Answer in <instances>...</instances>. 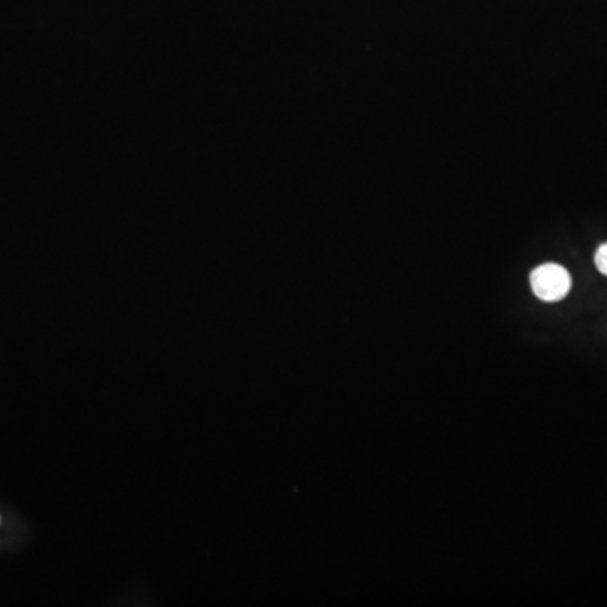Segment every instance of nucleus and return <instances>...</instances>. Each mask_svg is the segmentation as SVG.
Masks as SVG:
<instances>
[{"instance_id":"f257e3e1","label":"nucleus","mask_w":607,"mask_h":607,"mask_svg":"<svg viewBox=\"0 0 607 607\" xmlns=\"http://www.w3.org/2000/svg\"><path fill=\"white\" fill-rule=\"evenodd\" d=\"M533 294L543 302H559L569 296L572 277L569 270L559 264H543L530 275Z\"/></svg>"},{"instance_id":"f03ea898","label":"nucleus","mask_w":607,"mask_h":607,"mask_svg":"<svg viewBox=\"0 0 607 607\" xmlns=\"http://www.w3.org/2000/svg\"><path fill=\"white\" fill-rule=\"evenodd\" d=\"M596 267L601 274L607 275V243L597 248L596 257H594Z\"/></svg>"}]
</instances>
